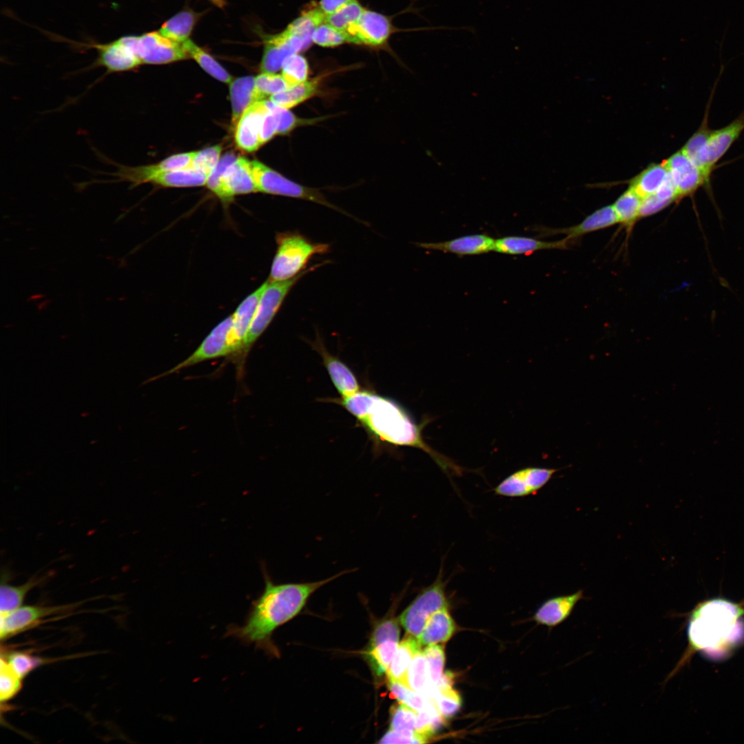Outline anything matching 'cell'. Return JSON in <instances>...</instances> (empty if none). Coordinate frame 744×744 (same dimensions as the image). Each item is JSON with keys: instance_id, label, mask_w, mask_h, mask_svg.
<instances>
[{"instance_id": "53", "label": "cell", "mask_w": 744, "mask_h": 744, "mask_svg": "<svg viewBox=\"0 0 744 744\" xmlns=\"http://www.w3.org/2000/svg\"><path fill=\"white\" fill-rule=\"evenodd\" d=\"M427 741L416 732L389 730L382 737L380 743H424Z\"/></svg>"}, {"instance_id": "52", "label": "cell", "mask_w": 744, "mask_h": 744, "mask_svg": "<svg viewBox=\"0 0 744 744\" xmlns=\"http://www.w3.org/2000/svg\"><path fill=\"white\" fill-rule=\"evenodd\" d=\"M400 629L395 619H388L378 623L373 630L369 645L386 640L399 641Z\"/></svg>"}, {"instance_id": "40", "label": "cell", "mask_w": 744, "mask_h": 744, "mask_svg": "<svg viewBox=\"0 0 744 744\" xmlns=\"http://www.w3.org/2000/svg\"><path fill=\"white\" fill-rule=\"evenodd\" d=\"M709 108L710 103L707 105L705 116L700 127L681 149V151L696 166L712 131L708 125Z\"/></svg>"}, {"instance_id": "49", "label": "cell", "mask_w": 744, "mask_h": 744, "mask_svg": "<svg viewBox=\"0 0 744 744\" xmlns=\"http://www.w3.org/2000/svg\"><path fill=\"white\" fill-rule=\"evenodd\" d=\"M312 41L322 47H335L349 42L344 32L336 29L327 22L317 26L313 34Z\"/></svg>"}, {"instance_id": "25", "label": "cell", "mask_w": 744, "mask_h": 744, "mask_svg": "<svg viewBox=\"0 0 744 744\" xmlns=\"http://www.w3.org/2000/svg\"><path fill=\"white\" fill-rule=\"evenodd\" d=\"M570 240L566 237L555 241H544L530 237L509 236L496 239L493 251L508 255L530 254L540 250L566 249Z\"/></svg>"}, {"instance_id": "27", "label": "cell", "mask_w": 744, "mask_h": 744, "mask_svg": "<svg viewBox=\"0 0 744 744\" xmlns=\"http://www.w3.org/2000/svg\"><path fill=\"white\" fill-rule=\"evenodd\" d=\"M456 631V625L448 607L433 613L417 638L421 645H430L448 641Z\"/></svg>"}, {"instance_id": "1", "label": "cell", "mask_w": 744, "mask_h": 744, "mask_svg": "<svg viewBox=\"0 0 744 744\" xmlns=\"http://www.w3.org/2000/svg\"><path fill=\"white\" fill-rule=\"evenodd\" d=\"M354 416L360 426L376 443L393 446H411L426 453L448 475L462 473V468L437 452L426 443L422 431L430 422L425 417L420 424L393 400L370 390H360L348 397L328 398Z\"/></svg>"}, {"instance_id": "18", "label": "cell", "mask_w": 744, "mask_h": 744, "mask_svg": "<svg viewBox=\"0 0 744 744\" xmlns=\"http://www.w3.org/2000/svg\"><path fill=\"white\" fill-rule=\"evenodd\" d=\"M302 50H304L302 40L287 29L269 36L265 41L260 69L262 72H276L288 57Z\"/></svg>"}, {"instance_id": "20", "label": "cell", "mask_w": 744, "mask_h": 744, "mask_svg": "<svg viewBox=\"0 0 744 744\" xmlns=\"http://www.w3.org/2000/svg\"><path fill=\"white\" fill-rule=\"evenodd\" d=\"M266 110L265 100L256 101L240 117L235 127L234 137L237 147L241 150L252 152L261 146L260 123Z\"/></svg>"}, {"instance_id": "35", "label": "cell", "mask_w": 744, "mask_h": 744, "mask_svg": "<svg viewBox=\"0 0 744 744\" xmlns=\"http://www.w3.org/2000/svg\"><path fill=\"white\" fill-rule=\"evenodd\" d=\"M398 644V641L389 639L369 645L365 657L376 676H381L387 672Z\"/></svg>"}, {"instance_id": "30", "label": "cell", "mask_w": 744, "mask_h": 744, "mask_svg": "<svg viewBox=\"0 0 744 744\" xmlns=\"http://www.w3.org/2000/svg\"><path fill=\"white\" fill-rule=\"evenodd\" d=\"M208 176V174L190 167L157 174L148 183L165 187L202 186L207 183Z\"/></svg>"}, {"instance_id": "23", "label": "cell", "mask_w": 744, "mask_h": 744, "mask_svg": "<svg viewBox=\"0 0 744 744\" xmlns=\"http://www.w3.org/2000/svg\"><path fill=\"white\" fill-rule=\"evenodd\" d=\"M619 220L612 205L604 206L586 216L579 224L561 229H540L544 235L564 234L570 240L612 227Z\"/></svg>"}, {"instance_id": "34", "label": "cell", "mask_w": 744, "mask_h": 744, "mask_svg": "<svg viewBox=\"0 0 744 744\" xmlns=\"http://www.w3.org/2000/svg\"><path fill=\"white\" fill-rule=\"evenodd\" d=\"M198 14L192 10H183L166 22L159 30L160 33L178 43L187 41L197 21Z\"/></svg>"}, {"instance_id": "45", "label": "cell", "mask_w": 744, "mask_h": 744, "mask_svg": "<svg viewBox=\"0 0 744 744\" xmlns=\"http://www.w3.org/2000/svg\"><path fill=\"white\" fill-rule=\"evenodd\" d=\"M266 103L267 107L271 109L277 116L278 123V134H287L297 127L313 124L320 119L319 118L312 119L300 118L291 112L289 110L282 108L276 105L270 100H266Z\"/></svg>"}, {"instance_id": "24", "label": "cell", "mask_w": 744, "mask_h": 744, "mask_svg": "<svg viewBox=\"0 0 744 744\" xmlns=\"http://www.w3.org/2000/svg\"><path fill=\"white\" fill-rule=\"evenodd\" d=\"M582 599L583 590L549 599L537 610L534 619L539 624L550 628L555 627L570 616L577 603Z\"/></svg>"}, {"instance_id": "29", "label": "cell", "mask_w": 744, "mask_h": 744, "mask_svg": "<svg viewBox=\"0 0 744 744\" xmlns=\"http://www.w3.org/2000/svg\"><path fill=\"white\" fill-rule=\"evenodd\" d=\"M230 96L232 107V125L235 127L243 112L256 101L255 79L252 76H245L231 81Z\"/></svg>"}, {"instance_id": "54", "label": "cell", "mask_w": 744, "mask_h": 744, "mask_svg": "<svg viewBox=\"0 0 744 744\" xmlns=\"http://www.w3.org/2000/svg\"><path fill=\"white\" fill-rule=\"evenodd\" d=\"M278 123L276 114L267 105V110L264 113L260 123V141L261 145L271 140L276 134H278Z\"/></svg>"}, {"instance_id": "4", "label": "cell", "mask_w": 744, "mask_h": 744, "mask_svg": "<svg viewBox=\"0 0 744 744\" xmlns=\"http://www.w3.org/2000/svg\"><path fill=\"white\" fill-rule=\"evenodd\" d=\"M276 240L277 249L271 267V281L294 278L305 270L313 256L330 251L329 244L313 242L298 232L278 233Z\"/></svg>"}, {"instance_id": "39", "label": "cell", "mask_w": 744, "mask_h": 744, "mask_svg": "<svg viewBox=\"0 0 744 744\" xmlns=\"http://www.w3.org/2000/svg\"><path fill=\"white\" fill-rule=\"evenodd\" d=\"M429 701L444 719L454 716L462 706V699L452 686L435 688L434 695Z\"/></svg>"}, {"instance_id": "33", "label": "cell", "mask_w": 744, "mask_h": 744, "mask_svg": "<svg viewBox=\"0 0 744 744\" xmlns=\"http://www.w3.org/2000/svg\"><path fill=\"white\" fill-rule=\"evenodd\" d=\"M325 18L326 15L319 7L310 9L302 12L286 29L302 40L305 50L313 42L312 37L316 28L325 22Z\"/></svg>"}, {"instance_id": "48", "label": "cell", "mask_w": 744, "mask_h": 744, "mask_svg": "<svg viewBox=\"0 0 744 744\" xmlns=\"http://www.w3.org/2000/svg\"><path fill=\"white\" fill-rule=\"evenodd\" d=\"M417 712L400 703L391 709L390 729L396 731L416 732Z\"/></svg>"}, {"instance_id": "42", "label": "cell", "mask_w": 744, "mask_h": 744, "mask_svg": "<svg viewBox=\"0 0 744 744\" xmlns=\"http://www.w3.org/2000/svg\"><path fill=\"white\" fill-rule=\"evenodd\" d=\"M281 75L289 87L308 80L309 73L307 59L297 53L288 57L282 64Z\"/></svg>"}, {"instance_id": "38", "label": "cell", "mask_w": 744, "mask_h": 744, "mask_svg": "<svg viewBox=\"0 0 744 744\" xmlns=\"http://www.w3.org/2000/svg\"><path fill=\"white\" fill-rule=\"evenodd\" d=\"M184 48L200 66L214 78L224 83L232 81L231 75L208 53L187 39L182 43Z\"/></svg>"}, {"instance_id": "10", "label": "cell", "mask_w": 744, "mask_h": 744, "mask_svg": "<svg viewBox=\"0 0 744 744\" xmlns=\"http://www.w3.org/2000/svg\"><path fill=\"white\" fill-rule=\"evenodd\" d=\"M138 36H124L108 43L92 45L98 52L95 65L105 68L107 73L124 72L141 65L136 45Z\"/></svg>"}, {"instance_id": "55", "label": "cell", "mask_w": 744, "mask_h": 744, "mask_svg": "<svg viewBox=\"0 0 744 744\" xmlns=\"http://www.w3.org/2000/svg\"><path fill=\"white\" fill-rule=\"evenodd\" d=\"M354 0H320L319 8L325 15L331 14Z\"/></svg>"}, {"instance_id": "32", "label": "cell", "mask_w": 744, "mask_h": 744, "mask_svg": "<svg viewBox=\"0 0 744 744\" xmlns=\"http://www.w3.org/2000/svg\"><path fill=\"white\" fill-rule=\"evenodd\" d=\"M668 174L663 164L651 165L631 180L630 187L644 198L657 192Z\"/></svg>"}, {"instance_id": "43", "label": "cell", "mask_w": 744, "mask_h": 744, "mask_svg": "<svg viewBox=\"0 0 744 744\" xmlns=\"http://www.w3.org/2000/svg\"><path fill=\"white\" fill-rule=\"evenodd\" d=\"M288 87V84L281 74L262 72L255 78L256 101L265 100L268 96L284 91Z\"/></svg>"}, {"instance_id": "46", "label": "cell", "mask_w": 744, "mask_h": 744, "mask_svg": "<svg viewBox=\"0 0 744 744\" xmlns=\"http://www.w3.org/2000/svg\"><path fill=\"white\" fill-rule=\"evenodd\" d=\"M423 652L428 663L431 684L433 687L437 688L444 675L443 670L445 663L444 648L437 644L430 645H427Z\"/></svg>"}, {"instance_id": "5", "label": "cell", "mask_w": 744, "mask_h": 744, "mask_svg": "<svg viewBox=\"0 0 744 744\" xmlns=\"http://www.w3.org/2000/svg\"><path fill=\"white\" fill-rule=\"evenodd\" d=\"M325 262L318 263L311 267L305 269L294 278L281 281H271L268 280L261 298L259 300L252 322L247 333L242 358L245 360L250 349L269 326L276 316L285 297L298 282V280L307 273L316 270Z\"/></svg>"}, {"instance_id": "8", "label": "cell", "mask_w": 744, "mask_h": 744, "mask_svg": "<svg viewBox=\"0 0 744 744\" xmlns=\"http://www.w3.org/2000/svg\"><path fill=\"white\" fill-rule=\"evenodd\" d=\"M232 324L233 316L231 315L217 324L189 357L167 371L147 380L146 382L171 375L181 369L209 360L225 356L231 357L234 354L231 339Z\"/></svg>"}, {"instance_id": "50", "label": "cell", "mask_w": 744, "mask_h": 744, "mask_svg": "<svg viewBox=\"0 0 744 744\" xmlns=\"http://www.w3.org/2000/svg\"><path fill=\"white\" fill-rule=\"evenodd\" d=\"M221 150L220 145H215L196 152L191 168L209 175L220 159Z\"/></svg>"}, {"instance_id": "37", "label": "cell", "mask_w": 744, "mask_h": 744, "mask_svg": "<svg viewBox=\"0 0 744 744\" xmlns=\"http://www.w3.org/2000/svg\"><path fill=\"white\" fill-rule=\"evenodd\" d=\"M409 688L424 695L426 699L431 694L433 687L431 684L428 667L425 655L417 652L413 659L408 671Z\"/></svg>"}, {"instance_id": "56", "label": "cell", "mask_w": 744, "mask_h": 744, "mask_svg": "<svg viewBox=\"0 0 744 744\" xmlns=\"http://www.w3.org/2000/svg\"><path fill=\"white\" fill-rule=\"evenodd\" d=\"M209 1H210L211 3H213L214 4H215L216 6H218L220 8H223L225 4V2L224 0H209Z\"/></svg>"}, {"instance_id": "47", "label": "cell", "mask_w": 744, "mask_h": 744, "mask_svg": "<svg viewBox=\"0 0 744 744\" xmlns=\"http://www.w3.org/2000/svg\"><path fill=\"white\" fill-rule=\"evenodd\" d=\"M1 657L3 656L1 655ZM3 658L14 672L22 679L34 669L48 662L40 657L19 651L10 652Z\"/></svg>"}, {"instance_id": "6", "label": "cell", "mask_w": 744, "mask_h": 744, "mask_svg": "<svg viewBox=\"0 0 744 744\" xmlns=\"http://www.w3.org/2000/svg\"><path fill=\"white\" fill-rule=\"evenodd\" d=\"M251 169L258 192L311 201L350 216L329 202L319 189L291 180L259 161H251Z\"/></svg>"}, {"instance_id": "16", "label": "cell", "mask_w": 744, "mask_h": 744, "mask_svg": "<svg viewBox=\"0 0 744 744\" xmlns=\"http://www.w3.org/2000/svg\"><path fill=\"white\" fill-rule=\"evenodd\" d=\"M392 25L384 15L364 10L358 21L346 32L349 43L380 46L389 39Z\"/></svg>"}, {"instance_id": "21", "label": "cell", "mask_w": 744, "mask_h": 744, "mask_svg": "<svg viewBox=\"0 0 744 744\" xmlns=\"http://www.w3.org/2000/svg\"><path fill=\"white\" fill-rule=\"evenodd\" d=\"M495 240L486 234H472L437 242H420L417 246L459 256L480 255L493 251Z\"/></svg>"}, {"instance_id": "9", "label": "cell", "mask_w": 744, "mask_h": 744, "mask_svg": "<svg viewBox=\"0 0 744 744\" xmlns=\"http://www.w3.org/2000/svg\"><path fill=\"white\" fill-rule=\"evenodd\" d=\"M743 131L744 110L726 126L712 130L696 165L710 185L716 164Z\"/></svg>"}, {"instance_id": "31", "label": "cell", "mask_w": 744, "mask_h": 744, "mask_svg": "<svg viewBox=\"0 0 744 744\" xmlns=\"http://www.w3.org/2000/svg\"><path fill=\"white\" fill-rule=\"evenodd\" d=\"M319 85L320 78L307 80L271 96L269 100L282 108L289 110L315 96L319 91Z\"/></svg>"}, {"instance_id": "3", "label": "cell", "mask_w": 744, "mask_h": 744, "mask_svg": "<svg viewBox=\"0 0 744 744\" xmlns=\"http://www.w3.org/2000/svg\"><path fill=\"white\" fill-rule=\"evenodd\" d=\"M743 611L741 606L723 598L700 603L688 624L691 645L699 650L715 651L730 644L738 636V617Z\"/></svg>"}, {"instance_id": "14", "label": "cell", "mask_w": 744, "mask_h": 744, "mask_svg": "<svg viewBox=\"0 0 744 744\" xmlns=\"http://www.w3.org/2000/svg\"><path fill=\"white\" fill-rule=\"evenodd\" d=\"M674 183L677 200L693 195L699 188H710L702 172L688 158L681 149L662 163Z\"/></svg>"}, {"instance_id": "7", "label": "cell", "mask_w": 744, "mask_h": 744, "mask_svg": "<svg viewBox=\"0 0 744 744\" xmlns=\"http://www.w3.org/2000/svg\"><path fill=\"white\" fill-rule=\"evenodd\" d=\"M442 569L436 580L424 588L402 612L399 620L407 633L418 638L429 617L445 607L448 602L445 594V583Z\"/></svg>"}, {"instance_id": "19", "label": "cell", "mask_w": 744, "mask_h": 744, "mask_svg": "<svg viewBox=\"0 0 744 744\" xmlns=\"http://www.w3.org/2000/svg\"><path fill=\"white\" fill-rule=\"evenodd\" d=\"M311 344L321 356L331 380L341 397H350L360 390L354 373L340 359L330 353L322 341L318 340Z\"/></svg>"}, {"instance_id": "44", "label": "cell", "mask_w": 744, "mask_h": 744, "mask_svg": "<svg viewBox=\"0 0 744 744\" xmlns=\"http://www.w3.org/2000/svg\"><path fill=\"white\" fill-rule=\"evenodd\" d=\"M22 688V679L1 657L0 662V700L6 702L15 696Z\"/></svg>"}, {"instance_id": "2", "label": "cell", "mask_w": 744, "mask_h": 744, "mask_svg": "<svg viewBox=\"0 0 744 744\" xmlns=\"http://www.w3.org/2000/svg\"><path fill=\"white\" fill-rule=\"evenodd\" d=\"M355 570H345L322 580L304 583H275L266 575L264 590L252 602L244 624L231 625L226 636L246 645L254 644L265 651H274L271 643L274 630L299 614L319 588Z\"/></svg>"}, {"instance_id": "22", "label": "cell", "mask_w": 744, "mask_h": 744, "mask_svg": "<svg viewBox=\"0 0 744 744\" xmlns=\"http://www.w3.org/2000/svg\"><path fill=\"white\" fill-rule=\"evenodd\" d=\"M256 192L258 189L251 173V161L238 157L224 175L220 199L227 202L235 195Z\"/></svg>"}, {"instance_id": "36", "label": "cell", "mask_w": 744, "mask_h": 744, "mask_svg": "<svg viewBox=\"0 0 744 744\" xmlns=\"http://www.w3.org/2000/svg\"><path fill=\"white\" fill-rule=\"evenodd\" d=\"M641 202L642 198L630 187L612 205L619 223L625 226L628 230L632 229L640 218Z\"/></svg>"}, {"instance_id": "17", "label": "cell", "mask_w": 744, "mask_h": 744, "mask_svg": "<svg viewBox=\"0 0 744 744\" xmlns=\"http://www.w3.org/2000/svg\"><path fill=\"white\" fill-rule=\"evenodd\" d=\"M268 280L264 282L255 291L247 296L233 313V324L231 330V339L234 348L232 357L240 367L242 366V353L246 337L259 300L267 285Z\"/></svg>"}, {"instance_id": "11", "label": "cell", "mask_w": 744, "mask_h": 744, "mask_svg": "<svg viewBox=\"0 0 744 744\" xmlns=\"http://www.w3.org/2000/svg\"><path fill=\"white\" fill-rule=\"evenodd\" d=\"M196 152L181 153L169 156L152 165L127 166L116 164L117 169L110 174L114 179L112 182H124L135 187L148 183L154 175L169 171L190 168Z\"/></svg>"}, {"instance_id": "26", "label": "cell", "mask_w": 744, "mask_h": 744, "mask_svg": "<svg viewBox=\"0 0 744 744\" xmlns=\"http://www.w3.org/2000/svg\"><path fill=\"white\" fill-rule=\"evenodd\" d=\"M420 647L417 639L410 634L398 644L386 672L389 681L397 682L409 688V668L415 654L420 651Z\"/></svg>"}, {"instance_id": "41", "label": "cell", "mask_w": 744, "mask_h": 744, "mask_svg": "<svg viewBox=\"0 0 744 744\" xmlns=\"http://www.w3.org/2000/svg\"><path fill=\"white\" fill-rule=\"evenodd\" d=\"M364 10L357 0H354L326 15L325 22L345 32L358 21Z\"/></svg>"}, {"instance_id": "28", "label": "cell", "mask_w": 744, "mask_h": 744, "mask_svg": "<svg viewBox=\"0 0 744 744\" xmlns=\"http://www.w3.org/2000/svg\"><path fill=\"white\" fill-rule=\"evenodd\" d=\"M50 577V573L35 574L23 583L12 586L1 582L0 588L1 614L9 613L21 606L28 593L32 589L43 585Z\"/></svg>"}, {"instance_id": "13", "label": "cell", "mask_w": 744, "mask_h": 744, "mask_svg": "<svg viewBox=\"0 0 744 744\" xmlns=\"http://www.w3.org/2000/svg\"><path fill=\"white\" fill-rule=\"evenodd\" d=\"M78 604L77 603L53 606H21L9 613L1 614V639H6L30 628L46 617L74 608Z\"/></svg>"}, {"instance_id": "15", "label": "cell", "mask_w": 744, "mask_h": 744, "mask_svg": "<svg viewBox=\"0 0 744 744\" xmlns=\"http://www.w3.org/2000/svg\"><path fill=\"white\" fill-rule=\"evenodd\" d=\"M556 471L554 468H524L506 477L494 490L497 495L505 497L527 496L546 485Z\"/></svg>"}, {"instance_id": "51", "label": "cell", "mask_w": 744, "mask_h": 744, "mask_svg": "<svg viewBox=\"0 0 744 744\" xmlns=\"http://www.w3.org/2000/svg\"><path fill=\"white\" fill-rule=\"evenodd\" d=\"M233 153L225 154L219 161L214 169L207 178V183L208 188L217 196L220 197L222 189V183L224 175L227 169L238 159Z\"/></svg>"}, {"instance_id": "12", "label": "cell", "mask_w": 744, "mask_h": 744, "mask_svg": "<svg viewBox=\"0 0 744 744\" xmlns=\"http://www.w3.org/2000/svg\"><path fill=\"white\" fill-rule=\"evenodd\" d=\"M136 52L142 64H163L190 58L183 43L151 32L138 37Z\"/></svg>"}]
</instances>
